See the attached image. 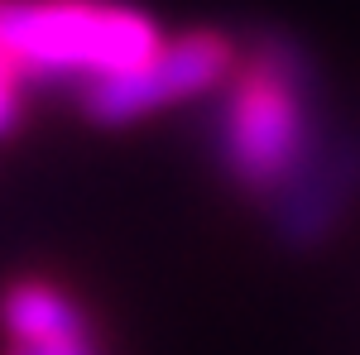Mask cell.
<instances>
[{
	"label": "cell",
	"mask_w": 360,
	"mask_h": 355,
	"mask_svg": "<svg viewBox=\"0 0 360 355\" xmlns=\"http://www.w3.org/2000/svg\"><path fill=\"white\" fill-rule=\"evenodd\" d=\"M360 207V125H346L327 135L317 159L298 173V183L269 202L278 245L317 250L341 221Z\"/></svg>",
	"instance_id": "7a4b0ae2"
},
{
	"label": "cell",
	"mask_w": 360,
	"mask_h": 355,
	"mask_svg": "<svg viewBox=\"0 0 360 355\" xmlns=\"http://www.w3.org/2000/svg\"><path fill=\"white\" fill-rule=\"evenodd\" d=\"M20 101H25V77L15 72V63H10V58H5V49H0V135L15 125Z\"/></svg>",
	"instance_id": "277c9868"
},
{
	"label": "cell",
	"mask_w": 360,
	"mask_h": 355,
	"mask_svg": "<svg viewBox=\"0 0 360 355\" xmlns=\"http://www.w3.org/2000/svg\"><path fill=\"white\" fill-rule=\"evenodd\" d=\"M0 355H101L96 327L58 283L20 278L0 298Z\"/></svg>",
	"instance_id": "3957f363"
},
{
	"label": "cell",
	"mask_w": 360,
	"mask_h": 355,
	"mask_svg": "<svg viewBox=\"0 0 360 355\" xmlns=\"http://www.w3.org/2000/svg\"><path fill=\"white\" fill-rule=\"evenodd\" d=\"M322 96V67L293 34H255L221 82V110L212 125L221 173L264 202L288 192L332 135Z\"/></svg>",
	"instance_id": "6da1fadb"
}]
</instances>
